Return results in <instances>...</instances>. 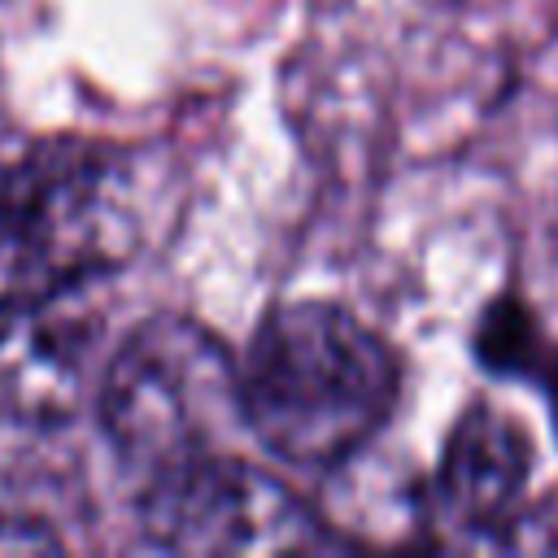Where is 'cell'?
I'll return each mask as SVG.
<instances>
[{
    "instance_id": "obj_1",
    "label": "cell",
    "mask_w": 558,
    "mask_h": 558,
    "mask_svg": "<svg viewBox=\"0 0 558 558\" xmlns=\"http://www.w3.org/2000/svg\"><path fill=\"white\" fill-rule=\"evenodd\" d=\"M240 423L283 462L331 471L379 436L401 397V357L353 310L292 301L262 318L240 371Z\"/></svg>"
},
{
    "instance_id": "obj_2",
    "label": "cell",
    "mask_w": 558,
    "mask_h": 558,
    "mask_svg": "<svg viewBox=\"0 0 558 558\" xmlns=\"http://www.w3.org/2000/svg\"><path fill=\"white\" fill-rule=\"evenodd\" d=\"M140 218L122 166L87 144H48L0 174V310L109 275L135 253Z\"/></svg>"
},
{
    "instance_id": "obj_3",
    "label": "cell",
    "mask_w": 558,
    "mask_h": 558,
    "mask_svg": "<svg viewBox=\"0 0 558 558\" xmlns=\"http://www.w3.org/2000/svg\"><path fill=\"white\" fill-rule=\"evenodd\" d=\"M240 418L235 366L192 318H148L113 353L100 384V423L113 449L148 475L209 453Z\"/></svg>"
},
{
    "instance_id": "obj_4",
    "label": "cell",
    "mask_w": 558,
    "mask_h": 558,
    "mask_svg": "<svg viewBox=\"0 0 558 558\" xmlns=\"http://www.w3.org/2000/svg\"><path fill=\"white\" fill-rule=\"evenodd\" d=\"M140 523L153 545L174 554H279L323 541L288 484L222 449L153 471Z\"/></svg>"
},
{
    "instance_id": "obj_5",
    "label": "cell",
    "mask_w": 558,
    "mask_h": 558,
    "mask_svg": "<svg viewBox=\"0 0 558 558\" xmlns=\"http://www.w3.org/2000/svg\"><path fill=\"white\" fill-rule=\"evenodd\" d=\"M96 318L65 296L9 310L0 323V423L57 427L87 392Z\"/></svg>"
},
{
    "instance_id": "obj_6",
    "label": "cell",
    "mask_w": 558,
    "mask_h": 558,
    "mask_svg": "<svg viewBox=\"0 0 558 558\" xmlns=\"http://www.w3.org/2000/svg\"><path fill=\"white\" fill-rule=\"evenodd\" d=\"M527 471L532 449L523 427L488 401L466 405L445 436V453L432 480L436 523L453 536L501 527L527 488Z\"/></svg>"
},
{
    "instance_id": "obj_7",
    "label": "cell",
    "mask_w": 558,
    "mask_h": 558,
    "mask_svg": "<svg viewBox=\"0 0 558 558\" xmlns=\"http://www.w3.org/2000/svg\"><path fill=\"white\" fill-rule=\"evenodd\" d=\"M57 545H61L57 532H48L44 523L0 514V554H44V549H57Z\"/></svg>"
}]
</instances>
